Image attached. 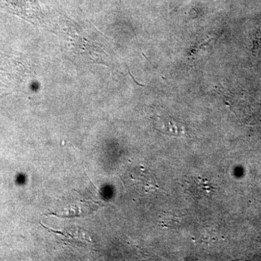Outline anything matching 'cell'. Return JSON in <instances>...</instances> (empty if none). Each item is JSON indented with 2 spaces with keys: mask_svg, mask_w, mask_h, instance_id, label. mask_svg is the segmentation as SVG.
I'll list each match as a JSON object with an SVG mask.
<instances>
[{
  "mask_svg": "<svg viewBox=\"0 0 261 261\" xmlns=\"http://www.w3.org/2000/svg\"><path fill=\"white\" fill-rule=\"evenodd\" d=\"M183 187L189 195L196 199L209 197L214 192V187L205 178L190 176L183 181Z\"/></svg>",
  "mask_w": 261,
  "mask_h": 261,
  "instance_id": "cell-1",
  "label": "cell"
},
{
  "mask_svg": "<svg viewBox=\"0 0 261 261\" xmlns=\"http://www.w3.org/2000/svg\"><path fill=\"white\" fill-rule=\"evenodd\" d=\"M160 223L162 225L163 227L166 228H175L180 224L181 219L179 217L176 216L175 214H168V213H163L162 215L159 217Z\"/></svg>",
  "mask_w": 261,
  "mask_h": 261,
  "instance_id": "cell-3",
  "label": "cell"
},
{
  "mask_svg": "<svg viewBox=\"0 0 261 261\" xmlns=\"http://www.w3.org/2000/svg\"><path fill=\"white\" fill-rule=\"evenodd\" d=\"M136 173H137L136 174L137 176L135 178L132 177V178H134L135 181H140L141 185L145 186L146 188L154 190L159 188L155 178L152 173L145 171V170H143V171L139 170Z\"/></svg>",
  "mask_w": 261,
  "mask_h": 261,
  "instance_id": "cell-2",
  "label": "cell"
}]
</instances>
